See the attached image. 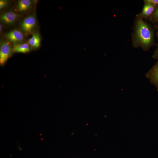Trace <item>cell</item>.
I'll use <instances>...</instances> for the list:
<instances>
[{
  "label": "cell",
  "instance_id": "1",
  "mask_svg": "<svg viewBox=\"0 0 158 158\" xmlns=\"http://www.w3.org/2000/svg\"><path fill=\"white\" fill-rule=\"evenodd\" d=\"M154 36L152 28L142 18H139L136 23L133 43L136 47H141L145 50L153 44Z\"/></svg>",
  "mask_w": 158,
  "mask_h": 158
},
{
  "label": "cell",
  "instance_id": "2",
  "mask_svg": "<svg viewBox=\"0 0 158 158\" xmlns=\"http://www.w3.org/2000/svg\"><path fill=\"white\" fill-rule=\"evenodd\" d=\"M37 19L34 14L30 15L25 18L20 24V28L23 32L26 34L31 32L35 27Z\"/></svg>",
  "mask_w": 158,
  "mask_h": 158
},
{
  "label": "cell",
  "instance_id": "3",
  "mask_svg": "<svg viewBox=\"0 0 158 158\" xmlns=\"http://www.w3.org/2000/svg\"><path fill=\"white\" fill-rule=\"evenodd\" d=\"M12 47L8 42L3 41L0 47V64L4 65L13 53Z\"/></svg>",
  "mask_w": 158,
  "mask_h": 158
},
{
  "label": "cell",
  "instance_id": "4",
  "mask_svg": "<svg viewBox=\"0 0 158 158\" xmlns=\"http://www.w3.org/2000/svg\"><path fill=\"white\" fill-rule=\"evenodd\" d=\"M5 38L9 41L14 44L20 43L24 39V36L20 30L14 29L6 33Z\"/></svg>",
  "mask_w": 158,
  "mask_h": 158
},
{
  "label": "cell",
  "instance_id": "5",
  "mask_svg": "<svg viewBox=\"0 0 158 158\" xmlns=\"http://www.w3.org/2000/svg\"><path fill=\"white\" fill-rule=\"evenodd\" d=\"M19 15L12 11L4 12L0 15L1 21L4 24L9 25L13 24L17 20Z\"/></svg>",
  "mask_w": 158,
  "mask_h": 158
},
{
  "label": "cell",
  "instance_id": "6",
  "mask_svg": "<svg viewBox=\"0 0 158 158\" xmlns=\"http://www.w3.org/2000/svg\"><path fill=\"white\" fill-rule=\"evenodd\" d=\"M146 76L150 83L156 86L158 91V61L146 73Z\"/></svg>",
  "mask_w": 158,
  "mask_h": 158
},
{
  "label": "cell",
  "instance_id": "7",
  "mask_svg": "<svg viewBox=\"0 0 158 158\" xmlns=\"http://www.w3.org/2000/svg\"><path fill=\"white\" fill-rule=\"evenodd\" d=\"M32 4L33 1L32 0H20L17 2L16 9L18 12H25L31 8Z\"/></svg>",
  "mask_w": 158,
  "mask_h": 158
},
{
  "label": "cell",
  "instance_id": "8",
  "mask_svg": "<svg viewBox=\"0 0 158 158\" xmlns=\"http://www.w3.org/2000/svg\"><path fill=\"white\" fill-rule=\"evenodd\" d=\"M13 52L27 53L31 50V48L27 43L14 44L13 47Z\"/></svg>",
  "mask_w": 158,
  "mask_h": 158
},
{
  "label": "cell",
  "instance_id": "9",
  "mask_svg": "<svg viewBox=\"0 0 158 158\" xmlns=\"http://www.w3.org/2000/svg\"><path fill=\"white\" fill-rule=\"evenodd\" d=\"M157 6L147 4H145L142 10L138 15L140 18H147L153 13Z\"/></svg>",
  "mask_w": 158,
  "mask_h": 158
},
{
  "label": "cell",
  "instance_id": "10",
  "mask_svg": "<svg viewBox=\"0 0 158 158\" xmlns=\"http://www.w3.org/2000/svg\"><path fill=\"white\" fill-rule=\"evenodd\" d=\"M41 38L39 33L37 32H34L32 37L28 41V44L30 47L35 48L39 47L40 45Z\"/></svg>",
  "mask_w": 158,
  "mask_h": 158
},
{
  "label": "cell",
  "instance_id": "11",
  "mask_svg": "<svg viewBox=\"0 0 158 158\" xmlns=\"http://www.w3.org/2000/svg\"><path fill=\"white\" fill-rule=\"evenodd\" d=\"M150 17L152 21L158 23V6H156L154 12Z\"/></svg>",
  "mask_w": 158,
  "mask_h": 158
},
{
  "label": "cell",
  "instance_id": "12",
  "mask_svg": "<svg viewBox=\"0 0 158 158\" xmlns=\"http://www.w3.org/2000/svg\"><path fill=\"white\" fill-rule=\"evenodd\" d=\"M145 4H147L156 6H158V0H145Z\"/></svg>",
  "mask_w": 158,
  "mask_h": 158
},
{
  "label": "cell",
  "instance_id": "13",
  "mask_svg": "<svg viewBox=\"0 0 158 158\" xmlns=\"http://www.w3.org/2000/svg\"><path fill=\"white\" fill-rule=\"evenodd\" d=\"M8 4V1L6 0H0V9L1 10L7 6Z\"/></svg>",
  "mask_w": 158,
  "mask_h": 158
},
{
  "label": "cell",
  "instance_id": "14",
  "mask_svg": "<svg viewBox=\"0 0 158 158\" xmlns=\"http://www.w3.org/2000/svg\"><path fill=\"white\" fill-rule=\"evenodd\" d=\"M153 57L154 59H158V46L154 51Z\"/></svg>",
  "mask_w": 158,
  "mask_h": 158
},
{
  "label": "cell",
  "instance_id": "15",
  "mask_svg": "<svg viewBox=\"0 0 158 158\" xmlns=\"http://www.w3.org/2000/svg\"><path fill=\"white\" fill-rule=\"evenodd\" d=\"M2 25L1 24V23H0V33H1V32H2Z\"/></svg>",
  "mask_w": 158,
  "mask_h": 158
},
{
  "label": "cell",
  "instance_id": "16",
  "mask_svg": "<svg viewBox=\"0 0 158 158\" xmlns=\"http://www.w3.org/2000/svg\"><path fill=\"white\" fill-rule=\"evenodd\" d=\"M157 37L158 38V26H157Z\"/></svg>",
  "mask_w": 158,
  "mask_h": 158
}]
</instances>
